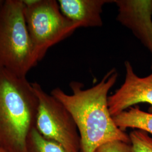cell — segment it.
<instances>
[{
    "label": "cell",
    "instance_id": "6da1fadb",
    "mask_svg": "<svg viewBox=\"0 0 152 152\" xmlns=\"http://www.w3.org/2000/svg\"><path fill=\"white\" fill-rule=\"evenodd\" d=\"M118 74L112 68L94 86L84 89L83 83H69L72 94L59 87L51 95L63 104L73 117L81 138V152H94L107 142L119 140L130 143L129 135L115 125L108 106L109 91L117 80Z\"/></svg>",
    "mask_w": 152,
    "mask_h": 152
},
{
    "label": "cell",
    "instance_id": "7a4b0ae2",
    "mask_svg": "<svg viewBox=\"0 0 152 152\" xmlns=\"http://www.w3.org/2000/svg\"><path fill=\"white\" fill-rule=\"evenodd\" d=\"M38 108L32 83L0 66V147L7 152H26Z\"/></svg>",
    "mask_w": 152,
    "mask_h": 152
},
{
    "label": "cell",
    "instance_id": "3957f363",
    "mask_svg": "<svg viewBox=\"0 0 152 152\" xmlns=\"http://www.w3.org/2000/svg\"><path fill=\"white\" fill-rule=\"evenodd\" d=\"M37 64L23 0L3 1L0 6V66L26 77Z\"/></svg>",
    "mask_w": 152,
    "mask_h": 152
},
{
    "label": "cell",
    "instance_id": "277c9868",
    "mask_svg": "<svg viewBox=\"0 0 152 152\" xmlns=\"http://www.w3.org/2000/svg\"><path fill=\"white\" fill-rule=\"evenodd\" d=\"M24 16L37 64L50 48L81 27L66 18L55 0H23Z\"/></svg>",
    "mask_w": 152,
    "mask_h": 152
},
{
    "label": "cell",
    "instance_id": "5b68a950",
    "mask_svg": "<svg viewBox=\"0 0 152 152\" xmlns=\"http://www.w3.org/2000/svg\"><path fill=\"white\" fill-rule=\"evenodd\" d=\"M38 100L36 128L44 137L56 141L67 152H81V138L71 113L37 82L32 83Z\"/></svg>",
    "mask_w": 152,
    "mask_h": 152
},
{
    "label": "cell",
    "instance_id": "8992f818",
    "mask_svg": "<svg viewBox=\"0 0 152 152\" xmlns=\"http://www.w3.org/2000/svg\"><path fill=\"white\" fill-rule=\"evenodd\" d=\"M125 81L108 98L110 114L113 117L142 103L150 104L148 111L152 113V72L146 77H140L135 73L130 61H125Z\"/></svg>",
    "mask_w": 152,
    "mask_h": 152
},
{
    "label": "cell",
    "instance_id": "52a82bcc",
    "mask_svg": "<svg viewBox=\"0 0 152 152\" xmlns=\"http://www.w3.org/2000/svg\"><path fill=\"white\" fill-rule=\"evenodd\" d=\"M113 3L118 7L117 20L130 30L152 56V0H113Z\"/></svg>",
    "mask_w": 152,
    "mask_h": 152
},
{
    "label": "cell",
    "instance_id": "ba28073f",
    "mask_svg": "<svg viewBox=\"0 0 152 152\" xmlns=\"http://www.w3.org/2000/svg\"><path fill=\"white\" fill-rule=\"evenodd\" d=\"M61 13L66 18L79 23L81 27L103 26L102 13L104 5L113 0H59Z\"/></svg>",
    "mask_w": 152,
    "mask_h": 152
},
{
    "label": "cell",
    "instance_id": "9c48e42d",
    "mask_svg": "<svg viewBox=\"0 0 152 152\" xmlns=\"http://www.w3.org/2000/svg\"><path fill=\"white\" fill-rule=\"evenodd\" d=\"M114 123L121 130L131 128L152 134V113L141 110L139 107H131L113 117Z\"/></svg>",
    "mask_w": 152,
    "mask_h": 152
},
{
    "label": "cell",
    "instance_id": "30bf717a",
    "mask_svg": "<svg viewBox=\"0 0 152 152\" xmlns=\"http://www.w3.org/2000/svg\"><path fill=\"white\" fill-rule=\"evenodd\" d=\"M26 148V152H67L60 144L41 135L36 128L28 134Z\"/></svg>",
    "mask_w": 152,
    "mask_h": 152
},
{
    "label": "cell",
    "instance_id": "8fae6325",
    "mask_svg": "<svg viewBox=\"0 0 152 152\" xmlns=\"http://www.w3.org/2000/svg\"><path fill=\"white\" fill-rule=\"evenodd\" d=\"M131 152H152V137L144 131L135 130L129 134Z\"/></svg>",
    "mask_w": 152,
    "mask_h": 152
},
{
    "label": "cell",
    "instance_id": "7c38bea8",
    "mask_svg": "<svg viewBox=\"0 0 152 152\" xmlns=\"http://www.w3.org/2000/svg\"><path fill=\"white\" fill-rule=\"evenodd\" d=\"M94 152H131L130 144L119 140H112L100 145Z\"/></svg>",
    "mask_w": 152,
    "mask_h": 152
},
{
    "label": "cell",
    "instance_id": "4fadbf2b",
    "mask_svg": "<svg viewBox=\"0 0 152 152\" xmlns=\"http://www.w3.org/2000/svg\"><path fill=\"white\" fill-rule=\"evenodd\" d=\"M0 152H7L6 151H5L3 148H2L1 147H0Z\"/></svg>",
    "mask_w": 152,
    "mask_h": 152
},
{
    "label": "cell",
    "instance_id": "5bb4252c",
    "mask_svg": "<svg viewBox=\"0 0 152 152\" xmlns=\"http://www.w3.org/2000/svg\"><path fill=\"white\" fill-rule=\"evenodd\" d=\"M2 0H0V6L1 5V4H2Z\"/></svg>",
    "mask_w": 152,
    "mask_h": 152
}]
</instances>
